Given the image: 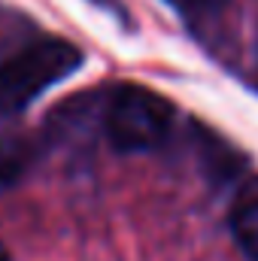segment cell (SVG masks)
Wrapping results in <instances>:
<instances>
[{"label": "cell", "mask_w": 258, "mask_h": 261, "mask_svg": "<svg viewBox=\"0 0 258 261\" xmlns=\"http://www.w3.org/2000/svg\"><path fill=\"white\" fill-rule=\"evenodd\" d=\"M228 225H231V237L243 249V255L258 261V176L246 179L237 189L231 213H228Z\"/></svg>", "instance_id": "cell-3"}, {"label": "cell", "mask_w": 258, "mask_h": 261, "mask_svg": "<svg viewBox=\"0 0 258 261\" xmlns=\"http://www.w3.org/2000/svg\"><path fill=\"white\" fill-rule=\"evenodd\" d=\"M82 52L67 40H37L0 64V113H21L46 88L76 73Z\"/></svg>", "instance_id": "cell-1"}, {"label": "cell", "mask_w": 258, "mask_h": 261, "mask_svg": "<svg viewBox=\"0 0 258 261\" xmlns=\"http://www.w3.org/2000/svg\"><path fill=\"white\" fill-rule=\"evenodd\" d=\"M107 137L119 152L155 149L173 125V107L167 97L143 85H119L107 103Z\"/></svg>", "instance_id": "cell-2"}, {"label": "cell", "mask_w": 258, "mask_h": 261, "mask_svg": "<svg viewBox=\"0 0 258 261\" xmlns=\"http://www.w3.org/2000/svg\"><path fill=\"white\" fill-rule=\"evenodd\" d=\"M167 3L186 15H207V12H219L228 0H167Z\"/></svg>", "instance_id": "cell-4"}, {"label": "cell", "mask_w": 258, "mask_h": 261, "mask_svg": "<svg viewBox=\"0 0 258 261\" xmlns=\"http://www.w3.org/2000/svg\"><path fill=\"white\" fill-rule=\"evenodd\" d=\"M0 261H12V258H9V249L3 246V240H0Z\"/></svg>", "instance_id": "cell-6"}, {"label": "cell", "mask_w": 258, "mask_h": 261, "mask_svg": "<svg viewBox=\"0 0 258 261\" xmlns=\"http://www.w3.org/2000/svg\"><path fill=\"white\" fill-rule=\"evenodd\" d=\"M91 3H97L100 9H110V12H122V3L119 0H91Z\"/></svg>", "instance_id": "cell-5"}]
</instances>
